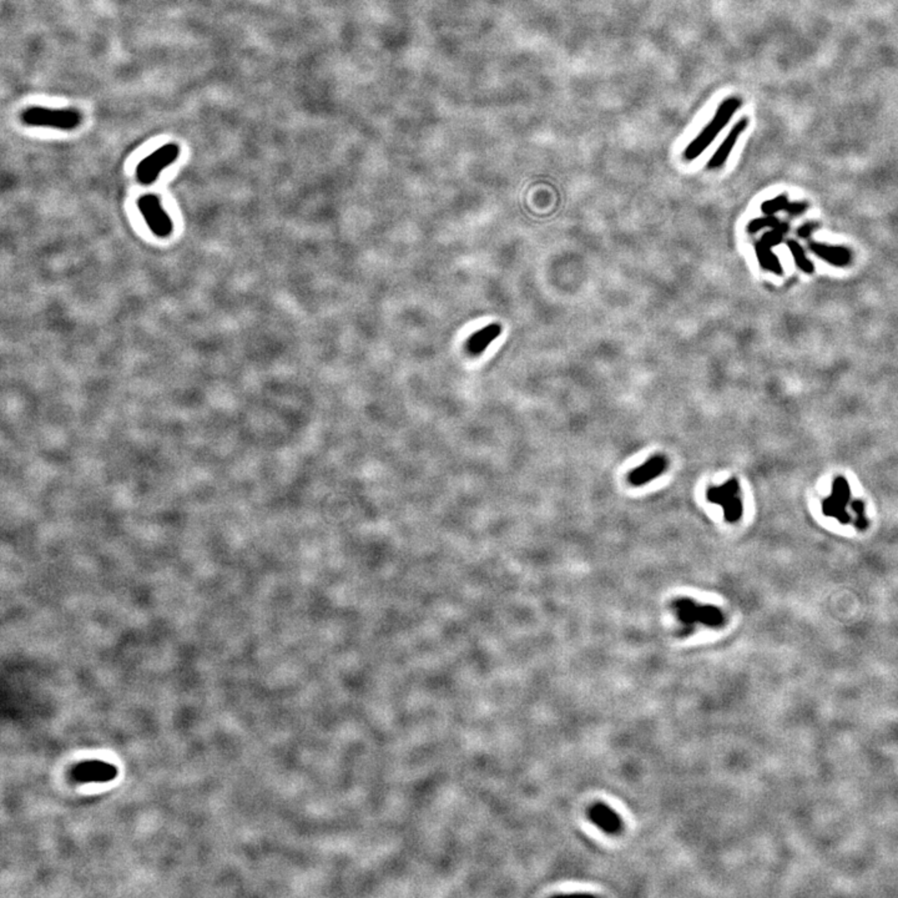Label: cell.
<instances>
[{"label": "cell", "instance_id": "6da1fadb", "mask_svg": "<svg viewBox=\"0 0 898 898\" xmlns=\"http://www.w3.org/2000/svg\"><path fill=\"white\" fill-rule=\"evenodd\" d=\"M742 106V99L739 96H728L717 106L711 122L701 130L700 134L687 145L684 151V157L687 161H694L695 159L702 155V152L714 143L716 137L722 133L724 128L730 123L736 111Z\"/></svg>", "mask_w": 898, "mask_h": 898}, {"label": "cell", "instance_id": "7a4b0ae2", "mask_svg": "<svg viewBox=\"0 0 898 898\" xmlns=\"http://www.w3.org/2000/svg\"><path fill=\"white\" fill-rule=\"evenodd\" d=\"M21 122L29 126L74 130L82 124V114L76 109H49L43 106L27 108L21 114Z\"/></svg>", "mask_w": 898, "mask_h": 898}, {"label": "cell", "instance_id": "3957f363", "mask_svg": "<svg viewBox=\"0 0 898 898\" xmlns=\"http://www.w3.org/2000/svg\"><path fill=\"white\" fill-rule=\"evenodd\" d=\"M674 610L680 620L684 630L691 632L696 624L719 628L725 623V617L716 606H699L691 599L682 598L674 603Z\"/></svg>", "mask_w": 898, "mask_h": 898}, {"label": "cell", "instance_id": "277c9868", "mask_svg": "<svg viewBox=\"0 0 898 898\" xmlns=\"http://www.w3.org/2000/svg\"><path fill=\"white\" fill-rule=\"evenodd\" d=\"M180 155V148L176 143H166L155 150L139 163L137 168V179L140 184L150 185L157 181L159 175L165 168L176 161Z\"/></svg>", "mask_w": 898, "mask_h": 898}, {"label": "cell", "instance_id": "5b68a950", "mask_svg": "<svg viewBox=\"0 0 898 898\" xmlns=\"http://www.w3.org/2000/svg\"><path fill=\"white\" fill-rule=\"evenodd\" d=\"M137 209L143 215L145 224L157 238H166L174 231V222L165 211L161 200L157 195H143L137 198Z\"/></svg>", "mask_w": 898, "mask_h": 898}, {"label": "cell", "instance_id": "8992f818", "mask_svg": "<svg viewBox=\"0 0 898 898\" xmlns=\"http://www.w3.org/2000/svg\"><path fill=\"white\" fill-rule=\"evenodd\" d=\"M739 493L740 487L737 481L730 479L720 487H711L706 492V498L710 503L722 507L726 522L735 523L742 516V502Z\"/></svg>", "mask_w": 898, "mask_h": 898}, {"label": "cell", "instance_id": "52a82bcc", "mask_svg": "<svg viewBox=\"0 0 898 898\" xmlns=\"http://www.w3.org/2000/svg\"><path fill=\"white\" fill-rule=\"evenodd\" d=\"M789 230V224L783 222L779 227L772 229L770 232H766L762 236L761 240L756 244V257H757V261H759V264H760L762 268L768 270L770 273H774L775 275H783V266H781L779 257L772 252V247L780 245L783 242V236Z\"/></svg>", "mask_w": 898, "mask_h": 898}, {"label": "cell", "instance_id": "ba28073f", "mask_svg": "<svg viewBox=\"0 0 898 898\" xmlns=\"http://www.w3.org/2000/svg\"><path fill=\"white\" fill-rule=\"evenodd\" d=\"M748 123H750V120H748V117L744 116L733 126V129L728 131V137H725V140L719 146V149L715 151L714 155L709 160L708 165H706L709 170H717V169L722 168L724 163H726L731 151L735 148L739 137H741L742 133L748 128Z\"/></svg>", "mask_w": 898, "mask_h": 898}, {"label": "cell", "instance_id": "9c48e42d", "mask_svg": "<svg viewBox=\"0 0 898 898\" xmlns=\"http://www.w3.org/2000/svg\"><path fill=\"white\" fill-rule=\"evenodd\" d=\"M667 468V459L664 456H654L629 474V482L634 487H640L652 482L654 478L661 476Z\"/></svg>", "mask_w": 898, "mask_h": 898}, {"label": "cell", "instance_id": "30bf717a", "mask_svg": "<svg viewBox=\"0 0 898 898\" xmlns=\"http://www.w3.org/2000/svg\"><path fill=\"white\" fill-rule=\"evenodd\" d=\"M810 250L816 255L817 257L837 267L850 265L852 261V252L842 246L825 245L812 241L810 242Z\"/></svg>", "mask_w": 898, "mask_h": 898}, {"label": "cell", "instance_id": "8fae6325", "mask_svg": "<svg viewBox=\"0 0 898 898\" xmlns=\"http://www.w3.org/2000/svg\"><path fill=\"white\" fill-rule=\"evenodd\" d=\"M589 817L599 829L606 833H618L623 827L620 817L604 803L594 805L589 811Z\"/></svg>", "mask_w": 898, "mask_h": 898}, {"label": "cell", "instance_id": "7c38bea8", "mask_svg": "<svg viewBox=\"0 0 898 898\" xmlns=\"http://www.w3.org/2000/svg\"><path fill=\"white\" fill-rule=\"evenodd\" d=\"M850 498V487L844 478H837L835 485H833V492L830 498H827L825 503V511L829 516H836L838 519L846 518L844 513V505L847 503V499Z\"/></svg>", "mask_w": 898, "mask_h": 898}, {"label": "cell", "instance_id": "4fadbf2b", "mask_svg": "<svg viewBox=\"0 0 898 898\" xmlns=\"http://www.w3.org/2000/svg\"><path fill=\"white\" fill-rule=\"evenodd\" d=\"M502 334V326L499 323H490L483 327L478 332L470 336L467 342V351L470 356H481L498 336Z\"/></svg>", "mask_w": 898, "mask_h": 898}, {"label": "cell", "instance_id": "5bb4252c", "mask_svg": "<svg viewBox=\"0 0 898 898\" xmlns=\"http://www.w3.org/2000/svg\"><path fill=\"white\" fill-rule=\"evenodd\" d=\"M787 247H789V250L791 251L792 257L795 260V264H796L797 267H798L801 271H803L805 273H814V270H815L814 264H812L810 260H809V257L806 256V252L803 250V246L800 245L796 240H789V241H787Z\"/></svg>", "mask_w": 898, "mask_h": 898}, {"label": "cell", "instance_id": "9a60e30c", "mask_svg": "<svg viewBox=\"0 0 898 898\" xmlns=\"http://www.w3.org/2000/svg\"><path fill=\"white\" fill-rule=\"evenodd\" d=\"M789 204V198L786 195H779L776 198L765 201L761 205V211L763 212V215H775L776 212L785 211Z\"/></svg>", "mask_w": 898, "mask_h": 898}, {"label": "cell", "instance_id": "2e32d148", "mask_svg": "<svg viewBox=\"0 0 898 898\" xmlns=\"http://www.w3.org/2000/svg\"><path fill=\"white\" fill-rule=\"evenodd\" d=\"M783 224L775 215H765L763 218H754L750 224H748V232L750 233H756L765 227L770 229H776L780 224Z\"/></svg>", "mask_w": 898, "mask_h": 898}, {"label": "cell", "instance_id": "e0dca14e", "mask_svg": "<svg viewBox=\"0 0 898 898\" xmlns=\"http://www.w3.org/2000/svg\"><path fill=\"white\" fill-rule=\"evenodd\" d=\"M807 207H809V205L806 204V203H790L785 211L790 214V215H792V216H797V215H801V214L806 211Z\"/></svg>", "mask_w": 898, "mask_h": 898}, {"label": "cell", "instance_id": "ac0fdd59", "mask_svg": "<svg viewBox=\"0 0 898 898\" xmlns=\"http://www.w3.org/2000/svg\"><path fill=\"white\" fill-rule=\"evenodd\" d=\"M817 227H818V224H817V222H809V224H805L801 229H798L797 235H798L800 238H809L812 232L816 231Z\"/></svg>", "mask_w": 898, "mask_h": 898}]
</instances>
